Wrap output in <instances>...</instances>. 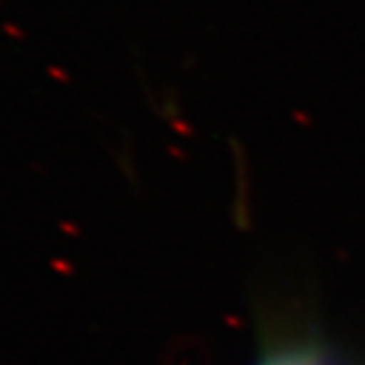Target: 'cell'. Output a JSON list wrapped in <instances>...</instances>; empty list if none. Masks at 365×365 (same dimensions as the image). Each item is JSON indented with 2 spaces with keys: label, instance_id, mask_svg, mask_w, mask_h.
<instances>
[{
  "label": "cell",
  "instance_id": "6da1fadb",
  "mask_svg": "<svg viewBox=\"0 0 365 365\" xmlns=\"http://www.w3.org/2000/svg\"><path fill=\"white\" fill-rule=\"evenodd\" d=\"M259 365H334L326 356L312 352V348H282Z\"/></svg>",
  "mask_w": 365,
  "mask_h": 365
}]
</instances>
